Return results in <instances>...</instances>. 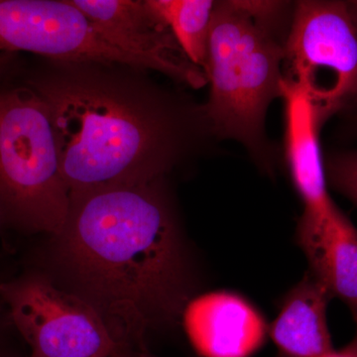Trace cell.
I'll list each match as a JSON object with an SVG mask.
<instances>
[{
    "label": "cell",
    "instance_id": "cell-6",
    "mask_svg": "<svg viewBox=\"0 0 357 357\" xmlns=\"http://www.w3.org/2000/svg\"><path fill=\"white\" fill-rule=\"evenodd\" d=\"M14 330L29 345L28 357H122L123 345L88 303L61 287L41 268L26 267L0 280Z\"/></svg>",
    "mask_w": 357,
    "mask_h": 357
},
{
    "label": "cell",
    "instance_id": "cell-1",
    "mask_svg": "<svg viewBox=\"0 0 357 357\" xmlns=\"http://www.w3.org/2000/svg\"><path fill=\"white\" fill-rule=\"evenodd\" d=\"M45 271L103 319L124 349L175 325L192 299L189 257L164 178L70 195ZM36 266V265H34Z\"/></svg>",
    "mask_w": 357,
    "mask_h": 357
},
{
    "label": "cell",
    "instance_id": "cell-5",
    "mask_svg": "<svg viewBox=\"0 0 357 357\" xmlns=\"http://www.w3.org/2000/svg\"><path fill=\"white\" fill-rule=\"evenodd\" d=\"M282 74L311 103L319 128L357 102L356 1L293 4Z\"/></svg>",
    "mask_w": 357,
    "mask_h": 357
},
{
    "label": "cell",
    "instance_id": "cell-16",
    "mask_svg": "<svg viewBox=\"0 0 357 357\" xmlns=\"http://www.w3.org/2000/svg\"><path fill=\"white\" fill-rule=\"evenodd\" d=\"M319 357H357V332L356 337L349 342V344L345 345L340 351H332L326 352L324 356Z\"/></svg>",
    "mask_w": 357,
    "mask_h": 357
},
{
    "label": "cell",
    "instance_id": "cell-7",
    "mask_svg": "<svg viewBox=\"0 0 357 357\" xmlns=\"http://www.w3.org/2000/svg\"><path fill=\"white\" fill-rule=\"evenodd\" d=\"M0 51L147 70L139 59L110 43L70 0H0Z\"/></svg>",
    "mask_w": 357,
    "mask_h": 357
},
{
    "label": "cell",
    "instance_id": "cell-4",
    "mask_svg": "<svg viewBox=\"0 0 357 357\" xmlns=\"http://www.w3.org/2000/svg\"><path fill=\"white\" fill-rule=\"evenodd\" d=\"M69 208L48 107L27 84L6 77L0 81V211L6 229L55 236Z\"/></svg>",
    "mask_w": 357,
    "mask_h": 357
},
{
    "label": "cell",
    "instance_id": "cell-10",
    "mask_svg": "<svg viewBox=\"0 0 357 357\" xmlns=\"http://www.w3.org/2000/svg\"><path fill=\"white\" fill-rule=\"evenodd\" d=\"M285 105L286 158L294 185L304 204L301 220L321 222L340 208L328 192L325 162L319 146V128L311 103L304 93L283 81Z\"/></svg>",
    "mask_w": 357,
    "mask_h": 357
},
{
    "label": "cell",
    "instance_id": "cell-21",
    "mask_svg": "<svg viewBox=\"0 0 357 357\" xmlns=\"http://www.w3.org/2000/svg\"><path fill=\"white\" fill-rule=\"evenodd\" d=\"M356 3H357V1H356Z\"/></svg>",
    "mask_w": 357,
    "mask_h": 357
},
{
    "label": "cell",
    "instance_id": "cell-20",
    "mask_svg": "<svg viewBox=\"0 0 357 357\" xmlns=\"http://www.w3.org/2000/svg\"><path fill=\"white\" fill-rule=\"evenodd\" d=\"M354 131H356V132H357V116L356 117V119H354Z\"/></svg>",
    "mask_w": 357,
    "mask_h": 357
},
{
    "label": "cell",
    "instance_id": "cell-13",
    "mask_svg": "<svg viewBox=\"0 0 357 357\" xmlns=\"http://www.w3.org/2000/svg\"><path fill=\"white\" fill-rule=\"evenodd\" d=\"M150 11L172 33L190 62L204 73L208 62L213 0H145Z\"/></svg>",
    "mask_w": 357,
    "mask_h": 357
},
{
    "label": "cell",
    "instance_id": "cell-3",
    "mask_svg": "<svg viewBox=\"0 0 357 357\" xmlns=\"http://www.w3.org/2000/svg\"><path fill=\"white\" fill-rule=\"evenodd\" d=\"M293 6L284 1H215L202 107L208 130L236 140L256 159L267 158L265 119L282 96L284 45Z\"/></svg>",
    "mask_w": 357,
    "mask_h": 357
},
{
    "label": "cell",
    "instance_id": "cell-2",
    "mask_svg": "<svg viewBox=\"0 0 357 357\" xmlns=\"http://www.w3.org/2000/svg\"><path fill=\"white\" fill-rule=\"evenodd\" d=\"M25 77L44 100L70 194L165 178L208 129L191 109L116 66L58 62Z\"/></svg>",
    "mask_w": 357,
    "mask_h": 357
},
{
    "label": "cell",
    "instance_id": "cell-17",
    "mask_svg": "<svg viewBox=\"0 0 357 357\" xmlns=\"http://www.w3.org/2000/svg\"><path fill=\"white\" fill-rule=\"evenodd\" d=\"M13 54L0 51V81L6 79L13 70Z\"/></svg>",
    "mask_w": 357,
    "mask_h": 357
},
{
    "label": "cell",
    "instance_id": "cell-12",
    "mask_svg": "<svg viewBox=\"0 0 357 357\" xmlns=\"http://www.w3.org/2000/svg\"><path fill=\"white\" fill-rule=\"evenodd\" d=\"M331 299L310 272L286 295L269 328L281 357H319L332 351L326 321Z\"/></svg>",
    "mask_w": 357,
    "mask_h": 357
},
{
    "label": "cell",
    "instance_id": "cell-8",
    "mask_svg": "<svg viewBox=\"0 0 357 357\" xmlns=\"http://www.w3.org/2000/svg\"><path fill=\"white\" fill-rule=\"evenodd\" d=\"M110 43L174 81L194 89L208 84L206 74L185 57L172 33L136 0H70Z\"/></svg>",
    "mask_w": 357,
    "mask_h": 357
},
{
    "label": "cell",
    "instance_id": "cell-18",
    "mask_svg": "<svg viewBox=\"0 0 357 357\" xmlns=\"http://www.w3.org/2000/svg\"><path fill=\"white\" fill-rule=\"evenodd\" d=\"M131 357H156L154 356H151V354H147V352L145 351H140L138 352V354H134L133 356Z\"/></svg>",
    "mask_w": 357,
    "mask_h": 357
},
{
    "label": "cell",
    "instance_id": "cell-15",
    "mask_svg": "<svg viewBox=\"0 0 357 357\" xmlns=\"http://www.w3.org/2000/svg\"><path fill=\"white\" fill-rule=\"evenodd\" d=\"M9 331H15L11 325L8 312L3 302L0 299V357H16L7 347V335Z\"/></svg>",
    "mask_w": 357,
    "mask_h": 357
},
{
    "label": "cell",
    "instance_id": "cell-19",
    "mask_svg": "<svg viewBox=\"0 0 357 357\" xmlns=\"http://www.w3.org/2000/svg\"><path fill=\"white\" fill-rule=\"evenodd\" d=\"M4 229H6V225H4L3 217H2L1 211H0V232Z\"/></svg>",
    "mask_w": 357,
    "mask_h": 357
},
{
    "label": "cell",
    "instance_id": "cell-14",
    "mask_svg": "<svg viewBox=\"0 0 357 357\" xmlns=\"http://www.w3.org/2000/svg\"><path fill=\"white\" fill-rule=\"evenodd\" d=\"M325 169L326 181L333 189L357 206V151L328 155Z\"/></svg>",
    "mask_w": 357,
    "mask_h": 357
},
{
    "label": "cell",
    "instance_id": "cell-9",
    "mask_svg": "<svg viewBox=\"0 0 357 357\" xmlns=\"http://www.w3.org/2000/svg\"><path fill=\"white\" fill-rule=\"evenodd\" d=\"M182 318L190 342L203 357H250L266 338L261 314L236 293L218 291L194 298Z\"/></svg>",
    "mask_w": 357,
    "mask_h": 357
},
{
    "label": "cell",
    "instance_id": "cell-11",
    "mask_svg": "<svg viewBox=\"0 0 357 357\" xmlns=\"http://www.w3.org/2000/svg\"><path fill=\"white\" fill-rule=\"evenodd\" d=\"M297 243L309 261V272L351 310L357 326V229L338 210L321 223L300 222Z\"/></svg>",
    "mask_w": 357,
    "mask_h": 357
}]
</instances>
